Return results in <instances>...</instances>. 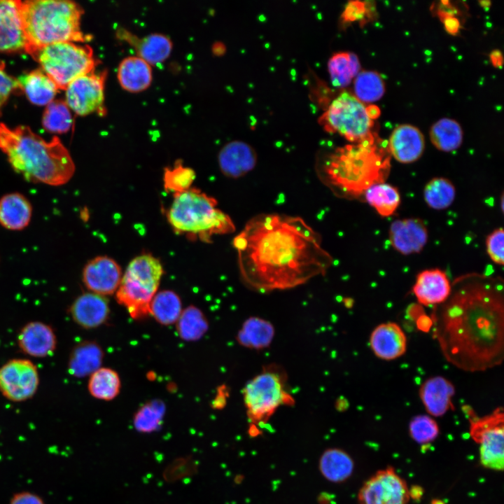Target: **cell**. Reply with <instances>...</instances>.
<instances>
[{
    "instance_id": "25",
    "label": "cell",
    "mask_w": 504,
    "mask_h": 504,
    "mask_svg": "<svg viewBox=\"0 0 504 504\" xmlns=\"http://www.w3.org/2000/svg\"><path fill=\"white\" fill-rule=\"evenodd\" d=\"M117 36L132 46L138 57L149 64L162 62L169 56L172 49V41L162 34H150L139 38L125 29H119Z\"/></svg>"
},
{
    "instance_id": "43",
    "label": "cell",
    "mask_w": 504,
    "mask_h": 504,
    "mask_svg": "<svg viewBox=\"0 0 504 504\" xmlns=\"http://www.w3.org/2000/svg\"><path fill=\"white\" fill-rule=\"evenodd\" d=\"M439 426L430 415L419 414L414 416L409 423V433L416 442L426 444L438 436Z\"/></svg>"
},
{
    "instance_id": "29",
    "label": "cell",
    "mask_w": 504,
    "mask_h": 504,
    "mask_svg": "<svg viewBox=\"0 0 504 504\" xmlns=\"http://www.w3.org/2000/svg\"><path fill=\"white\" fill-rule=\"evenodd\" d=\"M17 80L19 89L24 92L30 102L36 106H47L54 100L59 90L41 69L22 75Z\"/></svg>"
},
{
    "instance_id": "22",
    "label": "cell",
    "mask_w": 504,
    "mask_h": 504,
    "mask_svg": "<svg viewBox=\"0 0 504 504\" xmlns=\"http://www.w3.org/2000/svg\"><path fill=\"white\" fill-rule=\"evenodd\" d=\"M110 312L105 296L92 292L78 295L69 308L72 320L85 329L97 328L105 323Z\"/></svg>"
},
{
    "instance_id": "47",
    "label": "cell",
    "mask_w": 504,
    "mask_h": 504,
    "mask_svg": "<svg viewBox=\"0 0 504 504\" xmlns=\"http://www.w3.org/2000/svg\"><path fill=\"white\" fill-rule=\"evenodd\" d=\"M9 504H46L43 499L38 494L31 491H21L15 493L10 500Z\"/></svg>"
},
{
    "instance_id": "23",
    "label": "cell",
    "mask_w": 504,
    "mask_h": 504,
    "mask_svg": "<svg viewBox=\"0 0 504 504\" xmlns=\"http://www.w3.org/2000/svg\"><path fill=\"white\" fill-rule=\"evenodd\" d=\"M455 386L444 377L437 375L428 378L420 386V400L430 416L439 417L453 410L452 398Z\"/></svg>"
},
{
    "instance_id": "51",
    "label": "cell",
    "mask_w": 504,
    "mask_h": 504,
    "mask_svg": "<svg viewBox=\"0 0 504 504\" xmlns=\"http://www.w3.org/2000/svg\"><path fill=\"white\" fill-rule=\"evenodd\" d=\"M479 3L480 6L484 8H488L491 6L490 1H479Z\"/></svg>"
},
{
    "instance_id": "4",
    "label": "cell",
    "mask_w": 504,
    "mask_h": 504,
    "mask_svg": "<svg viewBox=\"0 0 504 504\" xmlns=\"http://www.w3.org/2000/svg\"><path fill=\"white\" fill-rule=\"evenodd\" d=\"M0 151L11 168L29 182L59 186L75 173L72 157L57 136L48 141L27 126L9 127L1 122Z\"/></svg>"
},
{
    "instance_id": "42",
    "label": "cell",
    "mask_w": 504,
    "mask_h": 504,
    "mask_svg": "<svg viewBox=\"0 0 504 504\" xmlns=\"http://www.w3.org/2000/svg\"><path fill=\"white\" fill-rule=\"evenodd\" d=\"M195 176L192 169L183 166V163L178 160L172 167L164 169V188L167 192L174 194L182 192L191 188Z\"/></svg>"
},
{
    "instance_id": "1",
    "label": "cell",
    "mask_w": 504,
    "mask_h": 504,
    "mask_svg": "<svg viewBox=\"0 0 504 504\" xmlns=\"http://www.w3.org/2000/svg\"><path fill=\"white\" fill-rule=\"evenodd\" d=\"M232 244L241 281L262 293L303 285L326 274L333 262L321 236L298 216L256 215Z\"/></svg>"
},
{
    "instance_id": "28",
    "label": "cell",
    "mask_w": 504,
    "mask_h": 504,
    "mask_svg": "<svg viewBox=\"0 0 504 504\" xmlns=\"http://www.w3.org/2000/svg\"><path fill=\"white\" fill-rule=\"evenodd\" d=\"M103 351L100 346L93 341H84L72 349L68 360L69 373L81 378L91 375L101 368Z\"/></svg>"
},
{
    "instance_id": "45",
    "label": "cell",
    "mask_w": 504,
    "mask_h": 504,
    "mask_svg": "<svg viewBox=\"0 0 504 504\" xmlns=\"http://www.w3.org/2000/svg\"><path fill=\"white\" fill-rule=\"evenodd\" d=\"M5 68V63L0 60V115L2 108L10 94L14 90L19 89L17 79L10 76L6 71Z\"/></svg>"
},
{
    "instance_id": "16",
    "label": "cell",
    "mask_w": 504,
    "mask_h": 504,
    "mask_svg": "<svg viewBox=\"0 0 504 504\" xmlns=\"http://www.w3.org/2000/svg\"><path fill=\"white\" fill-rule=\"evenodd\" d=\"M17 344L20 350L32 358H43L54 354L57 337L51 326L40 321L24 324L18 333Z\"/></svg>"
},
{
    "instance_id": "39",
    "label": "cell",
    "mask_w": 504,
    "mask_h": 504,
    "mask_svg": "<svg viewBox=\"0 0 504 504\" xmlns=\"http://www.w3.org/2000/svg\"><path fill=\"white\" fill-rule=\"evenodd\" d=\"M176 323L178 335L186 341L199 340L208 329V323L203 313L192 306L182 311Z\"/></svg>"
},
{
    "instance_id": "34",
    "label": "cell",
    "mask_w": 504,
    "mask_h": 504,
    "mask_svg": "<svg viewBox=\"0 0 504 504\" xmlns=\"http://www.w3.org/2000/svg\"><path fill=\"white\" fill-rule=\"evenodd\" d=\"M430 139L437 149L450 152L456 150L461 145L463 131L458 122L444 118L432 125Z\"/></svg>"
},
{
    "instance_id": "8",
    "label": "cell",
    "mask_w": 504,
    "mask_h": 504,
    "mask_svg": "<svg viewBox=\"0 0 504 504\" xmlns=\"http://www.w3.org/2000/svg\"><path fill=\"white\" fill-rule=\"evenodd\" d=\"M242 396L247 417L254 424L265 423L280 407L295 404L288 391L286 371L276 364L263 366L246 384Z\"/></svg>"
},
{
    "instance_id": "52",
    "label": "cell",
    "mask_w": 504,
    "mask_h": 504,
    "mask_svg": "<svg viewBox=\"0 0 504 504\" xmlns=\"http://www.w3.org/2000/svg\"><path fill=\"white\" fill-rule=\"evenodd\" d=\"M430 504H445L442 500L440 499H433L432 500Z\"/></svg>"
},
{
    "instance_id": "3",
    "label": "cell",
    "mask_w": 504,
    "mask_h": 504,
    "mask_svg": "<svg viewBox=\"0 0 504 504\" xmlns=\"http://www.w3.org/2000/svg\"><path fill=\"white\" fill-rule=\"evenodd\" d=\"M373 133L356 144L338 147L325 155L316 167L319 179L335 195L355 198L372 186L385 182L391 169V155Z\"/></svg>"
},
{
    "instance_id": "17",
    "label": "cell",
    "mask_w": 504,
    "mask_h": 504,
    "mask_svg": "<svg viewBox=\"0 0 504 504\" xmlns=\"http://www.w3.org/2000/svg\"><path fill=\"white\" fill-rule=\"evenodd\" d=\"M428 230L419 218H404L393 221L388 231L392 247L403 255L419 253L428 241Z\"/></svg>"
},
{
    "instance_id": "40",
    "label": "cell",
    "mask_w": 504,
    "mask_h": 504,
    "mask_svg": "<svg viewBox=\"0 0 504 504\" xmlns=\"http://www.w3.org/2000/svg\"><path fill=\"white\" fill-rule=\"evenodd\" d=\"M385 92V86L381 76L372 71L358 74L354 80L356 97L361 102H373L380 99Z\"/></svg>"
},
{
    "instance_id": "12",
    "label": "cell",
    "mask_w": 504,
    "mask_h": 504,
    "mask_svg": "<svg viewBox=\"0 0 504 504\" xmlns=\"http://www.w3.org/2000/svg\"><path fill=\"white\" fill-rule=\"evenodd\" d=\"M40 384L38 368L29 359L13 358L0 366V393L7 400L21 402L33 398Z\"/></svg>"
},
{
    "instance_id": "27",
    "label": "cell",
    "mask_w": 504,
    "mask_h": 504,
    "mask_svg": "<svg viewBox=\"0 0 504 504\" xmlns=\"http://www.w3.org/2000/svg\"><path fill=\"white\" fill-rule=\"evenodd\" d=\"M118 80L121 87L131 92L147 89L152 81L150 64L138 56H129L120 63Z\"/></svg>"
},
{
    "instance_id": "9",
    "label": "cell",
    "mask_w": 504,
    "mask_h": 504,
    "mask_svg": "<svg viewBox=\"0 0 504 504\" xmlns=\"http://www.w3.org/2000/svg\"><path fill=\"white\" fill-rule=\"evenodd\" d=\"M59 90H66L77 78L94 71L99 62L88 45L57 42L32 50L29 53Z\"/></svg>"
},
{
    "instance_id": "50",
    "label": "cell",
    "mask_w": 504,
    "mask_h": 504,
    "mask_svg": "<svg viewBox=\"0 0 504 504\" xmlns=\"http://www.w3.org/2000/svg\"><path fill=\"white\" fill-rule=\"evenodd\" d=\"M423 495V490L421 487L420 486H412L410 489H409V496L410 498H413L414 500H417L421 498V496Z\"/></svg>"
},
{
    "instance_id": "36",
    "label": "cell",
    "mask_w": 504,
    "mask_h": 504,
    "mask_svg": "<svg viewBox=\"0 0 504 504\" xmlns=\"http://www.w3.org/2000/svg\"><path fill=\"white\" fill-rule=\"evenodd\" d=\"M121 387L118 374L108 368H99L90 375L88 389L94 398L111 400L119 393Z\"/></svg>"
},
{
    "instance_id": "46",
    "label": "cell",
    "mask_w": 504,
    "mask_h": 504,
    "mask_svg": "<svg viewBox=\"0 0 504 504\" xmlns=\"http://www.w3.org/2000/svg\"><path fill=\"white\" fill-rule=\"evenodd\" d=\"M366 8L363 1H350L342 14L343 19L346 22H352L363 18Z\"/></svg>"
},
{
    "instance_id": "24",
    "label": "cell",
    "mask_w": 504,
    "mask_h": 504,
    "mask_svg": "<svg viewBox=\"0 0 504 504\" xmlns=\"http://www.w3.org/2000/svg\"><path fill=\"white\" fill-rule=\"evenodd\" d=\"M257 162L254 149L241 141H232L225 145L218 154V165L227 177L239 178L252 171Z\"/></svg>"
},
{
    "instance_id": "38",
    "label": "cell",
    "mask_w": 504,
    "mask_h": 504,
    "mask_svg": "<svg viewBox=\"0 0 504 504\" xmlns=\"http://www.w3.org/2000/svg\"><path fill=\"white\" fill-rule=\"evenodd\" d=\"M456 189L449 179L436 177L429 181L424 190L426 203L432 209L442 210L449 207L454 200Z\"/></svg>"
},
{
    "instance_id": "30",
    "label": "cell",
    "mask_w": 504,
    "mask_h": 504,
    "mask_svg": "<svg viewBox=\"0 0 504 504\" xmlns=\"http://www.w3.org/2000/svg\"><path fill=\"white\" fill-rule=\"evenodd\" d=\"M318 469L328 482L341 483L348 479L354 470L351 456L340 448H328L319 458Z\"/></svg>"
},
{
    "instance_id": "14",
    "label": "cell",
    "mask_w": 504,
    "mask_h": 504,
    "mask_svg": "<svg viewBox=\"0 0 504 504\" xmlns=\"http://www.w3.org/2000/svg\"><path fill=\"white\" fill-rule=\"evenodd\" d=\"M106 71H94L73 80L66 88V103L78 115L104 111V85Z\"/></svg>"
},
{
    "instance_id": "37",
    "label": "cell",
    "mask_w": 504,
    "mask_h": 504,
    "mask_svg": "<svg viewBox=\"0 0 504 504\" xmlns=\"http://www.w3.org/2000/svg\"><path fill=\"white\" fill-rule=\"evenodd\" d=\"M73 123L71 109L65 101L53 100L46 106L42 117V125L46 130L64 134L71 130Z\"/></svg>"
},
{
    "instance_id": "13",
    "label": "cell",
    "mask_w": 504,
    "mask_h": 504,
    "mask_svg": "<svg viewBox=\"0 0 504 504\" xmlns=\"http://www.w3.org/2000/svg\"><path fill=\"white\" fill-rule=\"evenodd\" d=\"M409 488L392 467L378 470L358 493V504H407Z\"/></svg>"
},
{
    "instance_id": "15",
    "label": "cell",
    "mask_w": 504,
    "mask_h": 504,
    "mask_svg": "<svg viewBox=\"0 0 504 504\" xmlns=\"http://www.w3.org/2000/svg\"><path fill=\"white\" fill-rule=\"evenodd\" d=\"M122 279L119 265L106 255L91 259L84 267L82 280L86 288L103 296L114 293Z\"/></svg>"
},
{
    "instance_id": "48",
    "label": "cell",
    "mask_w": 504,
    "mask_h": 504,
    "mask_svg": "<svg viewBox=\"0 0 504 504\" xmlns=\"http://www.w3.org/2000/svg\"><path fill=\"white\" fill-rule=\"evenodd\" d=\"M489 58L491 64L494 67L501 68L503 66V57L499 50H494L491 51L489 55Z\"/></svg>"
},
{
    "instance_id": "7",
    "label": "cell",
    "mask_w": 504,
    "mask_h": 504,
    "mask_svg": "<svg viewBox=\"0 0 504 504\" xmlns=\"http://www.w3.org/2000/svg\"><path fill=\"white\" fill-rule=\"evenodd\" d=\"M162 274L160 261L150 254L139 255L129 263L115 297L132 318L143 319L150 315V304Z\"/></svg>"
},
{
    "instance_id": "11",
    "label": "cell",
    "mask_w": 504,
    "mask_h": 504,
    "mask_svg": "<svg viewBox=\"0 0 504 504\" xmlns=\"http://www.w3.org/2000/svg\"><path fill=\"white\" fill-rule=\"evenodd\" d=\"M470 423L471 438L479 444V460L486 468L502 471L504 465V412L498 407L483 416L475 414L472 408L462 407Z\"/></svg>"
},
{
    "instance_id": "6",
    "label": "cell",
    "mask_w": 504,
    "mask_h": 504,
    "mask_svg": "<svg viewBox=\"0 0 504 504\" xmlns=\"http://www.w3.org/2000/svg\"><path fill=\"white\" fill-rule=\"evenodd\" d=\"M217 200L195 188L174 194L167 218L175 232L209 243L215 235L232 233L234 223Z\"/></svg>"
},
{
    "instance_id": "35",
    "label": "cell",
    "mask_w": 504,
    "mask_h": 504,
    "mask_svg": "<svg viewBox=\"0 0 504 504\" xmlns=\"http://www.w3.org/2000/svg\"><path fill=\"white\" fill-rule=\"evenodd\" d=\"M328 67L332 84L343 88L349 85L352 78L358 75L360 65L354 53L340 52L330 58Z\"/></svg>"
},
{
    "instance_id": "33",
    "label": "cell",
    "mask_w": 504,
    "mask_h": 504,
    "mask_svg": "<svg viewBox=\"0 0 504 504\" xmlns=\"http://www.w3.org/2000/svg\"><path fill=\"white\" fill-rule=\"evenodd\" d=\"M363 195L366 202L382 217L392 216L400 203L398 190L385 182L372 186Z\"/></svg>"
},
{
    "instance_id": "21",
    "label": "cell",
    "mask_w": 504,
    "mask_h": 504,
    "mask_svg": "<svg viewBox=\"0 0 504 504\" xmlns=\"http://www.w3.org/2000/svg\"><path fill=\"white\" fill-rule=\"evenodd\" d=\"M424 148V138L421 132L408 124L396 127L387 141L390 155L404 164L416 161L422 155Z\"/></svg>"
},
{
    "instance_id": "31",
    "label": "cell",
    "mask_w": 504,
    "mask_h": 504,
    "mask_svg": "<svg viewBox=\"0 0 504 504\" xmlns=\"http://www.w3.org/2000/svg\"><path fill=\"white\" fill-rule=\"evenodd\" d=\"M274 333V327L269 321L251 316L243 323L236 339L244 347L261 350L270 346Z\"/></svg>"
},
{
    "instance_id": "26",
    "label": "cell",
    "mask_w": 504,
    "mask_h": 504,
    "mask_svg": "<svg viewBox=\"0 0 504 504\" xmlns=\"http://www.w3.org/2000/svg\"><path fill=\"white\" fill-rule=\"evenodd\" d=\"M31 216V204L22 194L13 192L0 198V225L5 229L24 230L29 225Z\"/></svg>"
},
{
    "instance_id": "41",
    "label": "cell",
    "mask_w": 504,
    "mask_h": 504,
    "mask_svg": "<svg viewBox=\"0 0 504 504\" xmlns=\"http://www.w3.org/2000/svg\"><path fill=\"white\" fill-rule=\"evenodd\" d=\"M165 412L164 403L151 400L143 405L134 416V426L141 433L155 431L162 425Z\"/></svg>"
},
{
    "instance_id": "44",
    "label": "cell",
    "mask_w": 504,
    "mask_h": 504,
    "mask_svg": "<svg viewBox=\"0 0 504 504\" xmlns=\"http://www.w3.org/2000/svg\"><path fill=\"white\" fill-rule=\"evenodd\" d=\"M486 252L491 260L496 264L504 263V232L502 227L491 232L486 239Z\"/></svg>"
},
{
    "instance_id": "19",
    "label": "cell",
    "mask_w": 504,
    "mask_h": 504,
    "mask_svg": "<svg viewBox=\"0 0 504 504\" xmlns=\"http://www.w3.org/2000/svg\"><path fill=\"white\" fill-rule=\"evenodd\" d=\"M369 344L374 354L384 360H393L404 355L407 340L401 327L395 322L377 326L372 331Z\"/></svg>"
},
{
    "instance_id": "18",
    "label": "cell",
    "mask_w": 504,
    "mask_h": 504,
    "mask_svg": "<svg viewBox=\"0 0 504 504\" xmlns=\"http://www.w3.org/2000/svg\"><path fill=\"white\" fill-rule=\"evenodd\" d=\"M26 47L20 0H0V52H25Z\"/></svg>"
},
{
    "instance_id": "49",
    "label": "cell",
    "mask_w": 504,
    "mask_h": 504,
    "mask_svg": "<svg viewBox=\"0 0 504 504\" xmlns=\"http://www.w3.org/2000/svg\"><path fill=\"white\" fill-rule=\"evenodd\" d=\"M365 111L368 118L372 120L378 118L381 115L380 108L374 104L365 106Z\"/></svg>"
},
{
    "instance_id": "5",
    "label": "cell",
    "mask_w": 504,
    "mask_h": 504,
    "mask_svg": "<svg viewBox=\"0 0 504 504\" xmlns=\"http://www.w3.org/2000/svg\"><path fill=\"white\" fill-rule=\"evenodd\" d=\"M20 13L27 53L57 42L83 43L87 40L80 29L83 10L74 1H20Z\"/></svg>"
},
{
    "instance_id": "2",
    "label": "cell",
    "mask_w": 504,
    "mask_h": 504,
    "mask_svg": "<svg viewBox=\"0 0 504 504\" xmlns=\"http://www.w3.org/2000/svg\"><path fill=\"white\" fill-rule=\"evenodd\" d=\"M432 337L444 359L458 370L484 372L504 358V295L502 280L460 277L448 298L432 307Z\"/></svg>"
},
{
    "instance_id": "10",
    "label": "cell",
    "mask_w": 504,
    "mask_h": 504,
    "mask_svg": "<svg viewBox=\"0 0 504 504\" xmlns=\"http://www.w3.org/2000/svg\"><path fill=\"white\" fill-rule=\"evenodd\" d=\"M329 132H337L353 144L369 138L374 125L365 111V106L354 95L344 92L335 99L320 118Z\"/></svg>"
},
{
    "instance_id": "20",
    "label": "cell",
    "mask_w": 504,
    "mask_h": 504,
    "mask_svg": "<svg viewBox=\"0 0 504 504\" xmlns=\"http://www.w3.org/2000/svg\"><path fill=\"white\" fill-rule=\"evenodd\" d=\"M451 284L447 274L438 268L419 272L412 287L418 302L425 307H435L444 302L449 296Z\"/></svg>"
},
{
    "instance_id": "32",
    "label": "cell",
    "mask_w": 504,
    "mask_h": 504,
    "mask_svg": "<svg viewBox=\"0 0 504 504\" xmlns=\"http://www.w3.org/2000/svg\"><path fill=\"white\" fill-rule=\"evenodd\" d=\"M149 311L150 315L160 324L172 325L176 323L183 311L181 299L172 290L160 291L153 298Z\"/></svg>"
}]
</instances>
